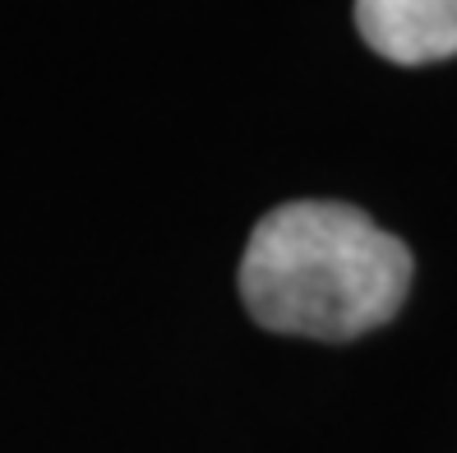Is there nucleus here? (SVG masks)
<instances>
[{
	"label": "nucleus",
	"instance_id": "nucleus-1",
	"mask_svg": "<svg viewBox=\"0 0 457 453\" xmlns=\"http://www.w3.org/2000/svg\"><path fill=\"white\" fill-rule=\"evenodd\" d=\"M411 291V250L352 204L295 199L263 213L240 259V301L268 333L352 342Z\"/></svg>",
	"mask_w": 457,
	"mask_h": 453
},
{
	"label": "nucleus",
	"instance_id": "nucleus-2",
	"mask_svg": "<svg viewBox=\"0 0 457 453\" xmlns=\"http://www.w3.org/2000/svg\"><path fill=\"white\" fill-rule=\"evenodd\" d=\"M361 38L393 65L457 56V0H356Z\"/></svg>",
	"mask_w": 457,
	"mask_h": 453
}]
</instances>
